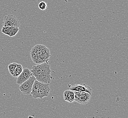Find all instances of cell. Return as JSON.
Returning <instances> with one entry per match:
<instances>
[{
  "label": "cell",
  "instance_id": "6da1fadb",
  "mask_svg": "<svg viewBox=\"0 0 128 118\" xmlns=\"http://www.w3.org/2000/svg\"><path fill=\"white\" fill-rule=\"evenodd\" d=\"M30 71L38 81L44 84H49L50 82L52 70L48 63L44 62L34 65L32 66Z\"/></svg>",
  "mask_w": 128,
  "mask_h": 118
},
{
  "label": "cell",
  "instance_id": "7a4b0ae2",
  "mask_svg": "<svg viewBox=\"0 0 128 118\" xmlns=\"http://www.w3.org/2000/svg\"><path fill=\"white\" fill-rule=\"evenodd\" d=\"M32 61L37 64L46 62L50 56L49 50L43 44H38L33 47L30 52Z\"/></svg>",
  "mask_w": 128,
  "mask_h": 118
},
{
  "label": "cell",
  "instance_id": "3957f363",
  "mask_svg": "<svg viewBox=\"0 0 128 118\" xmlns=\"http://www.w3.org/2000/svg\"><path fill=\"white\" fill-rule=\"evenodd\" d=\"M50 88L49 84L40 82L36 80H34L32 86L31 94L34 98H42L49 95Z\"/></svg>",
  "mask_w": 128,
  "mask_h": 118
},
{
  "label": "cell",
  "instance_id": "277c9868",
  "mask_svg": "<svg viewBox=\"0 0 128 118\" xmlns=\"http://www.w3.org/2000/svg\"><path fill=\"white\" fill-rule=\"evenodd\" d=\"M20 25L19 20L13 15L8 14L4 17L3 26L9 28H19Z\"/></svg>",
  "mask_w": 128,
  "mask_h": 118
},
{
  "label": "cell",
  "instance_id": "5b68a950",
  "mask_svg": "<svg viewBox=\"0 0 128 118\" xmlns=\"http://www.w3.org/2000/svg\"><path fill=\"white\" fill-rule=\"evenodd\" d=\"M36 80V77L33 76L30 79L20 84L19 88L20 91L26 95L30 94L32 90V86Z\"/></svg>",
  "mask_w": 128,
  "mask_h": 118
},
{
  "label": "cell",
  "instance_id": "8992f818",
  "mask_svg": "<svg viewBox=\"0 0 128 118\" xmlns=\"http://www.w3.org/2000/svg\"><path fill=\"white\" fill-rule=\"evenodd\" d=\"M74 101L81 104H86L90 101L91 94L85 92L74 91Z\"/></svg>",
  "mask_w": 128,
  "mask_h": 118
},
{
  "label": "cell",
  "instance_id": "52a82bcc",
  "mask_svg": "<svg viewBox=\"0 0 128 118\" xmlns=\"http://www.w3.org/2000/svg\"><path fill=\"white\" fill-rule=\"evenodd\" d=\"M33 76V74L32 72L28 68H25L23 69L22 72L20 75L17 77L16 83L20 85L27 80Z\"/></svg>",
  "mask_w": 128,
  "mask_h": 118
},
{
  "label": "cell",
  "instance_id": "ba28073f",
  "mask_svg": "<svg viewBox=\"0 0 128 118\" xmlns=\"http://www.w3.org/2000/svg\"><path fill=\"white\" fill-rule=\"evenodd\" d=\"M71 86V85H70ZM70 90L77 92H85L92 94V88L84 84H76L73 86H68Z\"/></svg>",
  "mask_w": 128,
  "mask_h": 118
},
{
  "label": "cell",
  "instance_id": "9c48e42d",
  "mask_svg": "<svg viewBox=\"0 0 128 118\" xmlns=\"http://www.w3.org/2000/svg\"><path fill=\"white\" fill-rule=\"evenodd\" d=\"M63 97L64 100L67 101L69 103H71L74 101V91L72 90H66L64 91L63 93Z\"/></svg>",
  "mask_w": 128,
  "mask_h": 118
},
{
  "label": "cell",
  "instance_id": "30bf717a",
  "mask_svg": "<svg viewBox=\"0 0 128 118\" xmlns=\"http://www.w3.org/2000/svg\"><path fill=\"white\" fill-rule=\"evenodd\" d=\"M23 67L21 64H17V66L10 74L14 77H17L22 72Z\"/></svg>",
  "mask_w": 128,
  "mask_h": 118
},
{
  "label": "cell",
  "instance_id": "8fae6325",
  "mask_svg": "<svg viewBox=\"0 0 128 118\" xmlns=\"http://www.w3.org/2000/svg\"><path fill=\"white\" fill-rule=\"evenodd\" d=\"M19 30V28H12L9 32H8V36L10 37H13L16 34Z\"/></svg>",
  "mask_w": 128,
  "mask_h": 118
},
{
  "label": "cell",
  "instance_id": "7c38bea8",
  "mask_svg": "<svg viewBox=\"0 0 128 118\" xmlns=\"http://www.w3.org/2000/svg\"><path fill=\"white\" fill-rule=\"evenodd\" d=\"M17 63H12L9 64L8 66V68L10 74H11L13 71L15 70L16 67L17 66Z\"/></svg>",
  "mask_w": 128,
  "mask_h": 118
},
{
  "label": "cell",
  "instance_id": "4fadbf2b",
  "mask_svg": "<svg viewBox=\"0 0 128 118\" xmlns=\"http://www.w3.org/2000/svg\"><path fill=\"white\" fill-rule=\"evenodd\" d=\"M38 7L40 10H46L47 8V4L44 2H41L39 3V5H38Z\"/></svg>",
  "mask_w": 128,
  "mask_h": 118
}]
</instances>
